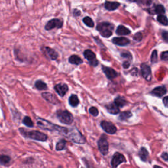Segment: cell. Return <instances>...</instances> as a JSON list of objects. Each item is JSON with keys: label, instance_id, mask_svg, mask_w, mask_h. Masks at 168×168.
<instances>
[{"label": "cell", "instance_id": "1", "mask_svg": "<svg viewBox=\"0 0 168 168\" xmlns=\"http://www.w3.org/2000/svg\"><path fill=\"white\" fill-rule=\"evenodd\" d=\"M52 131H56L59 134L64 136L66 138L72 141V142L79 144L85 143L86 139L80 132L76 128H66L64 127H60L53 124L52 127Z\"/></svg>", "mask_w": 168, "mask_h": 168}, {"label": "cell", "instance_id": "2", "mask_svg": "<svg viewBox=\"0 0 168 168\" xmlns=\"http://www.w3.org/2000/svg\"><path fill=\"white\" fill-rule=\"evenodd\" d=\"M19 131H20L21 135L26 137V138L31 139L38 141H42V142H45L48 139V137L46 134L38 131H28L26 130L24 128H19Z\"/></svg>", "mask_w": 168, "mask_h": 168}, {"label": "cell", "instance_id": "3", "mask_svg": "<svg viewBox=\"0 0 168 168\" xmlns=\"http://www.w3.org/2000/svg\"><path fill=\"white\" fill-rule=\"evenodd\" d=\"M114 26L108 22H102L98 24L97 29L101 36L105 37H109L112 36Z\"/></svg>", "mask_w": 168, "mask_h": 168}, {"label": "cell", "instance_id": "4", "mask_svg": "<svg viewBox=\"0 0 168 168\" xmlns=\"http://www.w3.org/2000/svg\"><path fill=\"white\" fill-rule=\"evenodd\" d=\"M57 116L59 121L64 124L70 125L74 120L72 114L67 110H59L57 112Z\"/></svg>", "mask_w": 168, "mask_h": 168}, {"label": "cell", "instance_id": "5", "mask_svg": "<svg viewBox=\"0 0 168 168\" xmlns=\"http://www.w3.org/2000/svg\"><path fill=\"white\" fill-rule=\"evenodd\" d=\"M98 147H99V150H100V152L103 155H106L108 154L109 144L107 141V139H106V137L105 135L102 136L101 137V139L99 140Z\"/></svg>", "mask_w": 168, "mask_h": 168}, {"label": "cell", "instance_id": "6", "mask_svg": "<svg viewBox=\"0 0 168 168\" xmlns=\"http://www.w3.org/2000/svg\"><path fill=\"white\" fill-rule=\"evenodd\" d=\"M63 22L62 20L59 18H54L49 21L45 26L46 30H51L53 28H62Z\"/></svg>", "mask_w": 168, "mask_h": 168}, {"label": "cell", "instance_id": "7", "mask_svg": "<svg viewBox=\"0 0 168 168\" xmlns=\"http://www.w3.org/2000/svg\"><path fill=\"white\" fill-rule=\"evenodd\" d=\"M102 128L108 134H114L117 131L116 126L109 121H102L101 124Z\"/></svg>", "mask_w": 168, "mask_h": 168}, {"label": "cell", "instance_id": "8", "mask_svg": "<svg viewBox=\"0 0 168 168\" xmlns=\"http://www.w3.org/2000/svg\"><path fill=\"white\" fill-rule=\"evenodd\" d=\"M41 51L45 56L51 60H56L58 57V53L54 49L49 47H43L41 48Z\"/></svg>", "mask_w": 168, "mask_h": 168}, {"label": "cell", "instance_id": "9", "mask_svg": "<svg viewBox=\"0 0 168 168\" xmlns=\"http://www.w3.org/2000/svg\"><path fill=\"white\" fill-rule=\"evenodd\" d=\"M124 162H125V159L124 156L122 154L118 153V152H116V153L114 154V155L113 156L111 161L112 168H116V167L118 165H120V164Z\"/></svg>", "mask_w": 168, "mask_h": 168}, {"label": "cell", "instance_id": "10", "mask_svg": "<svg viewBox=\"0 0 168 168\" xmlns=\"http://www.w3.org/2000/svg\"><path fill=\"white\" fill-rule=\"evenodd\" d=\"M83 55L84 57H86V59L88 60V61L91 65L93 66L97 65L98 60L96 59V56H95V54L93 51H91L90 50H86L85 52H84Z\"/></svg>", "mask_w": 168, "mask_h": 168}, {"label": "cell", "instance_id": "11", "mask_svg": "<svg viewBox=\"0 0 168 168\" xmlns=\"http://www.w3.org/2000/svg\"><path fill=\"white\" fill-rule=\"evenodd\" d=\"M55 90L60 97H64L68 91V87L66 84L59 83L55 86Z\"/></svg>", "mask_w": 168, "mask_h": 168}, {"label": "cell", "instance_id": "12", "mask_svg": "<svg viewBox=\"0 0 168 168\" xmlns=\"http://www.w3.org/2000/svg\"><path fill=\"white\" fill-rule=\"evenodd\" d=\"M141 73L143 76V78L147 80L150 81L151 80V70L150 68L147 64H142L141 65Z\"/></svg>", "mask_w": 168, "mask_h": 168}, {"label": "cell", "instance_id": "13", "mask_svg": "<svg viewBox=\"0 0 168 168\" xmlns=\"http://www.w3.org/2000/svg\"><path fill=\"white\" fill-rule=\"evenodd\" d=\"M41 96L43 97V98L45 99L47 102L51 103V104L57 105L59 102V100L57 99V97L55 96V95L51 93H48V92L43 93L41 94Z\"/></svg>", "mask_w": 168, "mask_h": 168}, {"label": "cell", "instance_id": "14", "mask_svg": "<svg viewBox=\"0 0 168 168\" xmlns=\"http://www.w3.org/2000/svg\"><path fill=\"white\" fill-rule=\"evenodd\" d=\"M166 92H167V89L165 87L160 86L152 90L151 93L156 97H160L163 96V95L166 93Z\"/></svg>", "mask_w": 168, "mask_h": 168}, {"label": "cell", "instance_id": "15", "mask_svg": "<svg viewBox=\"0 0 168 168\" xmlns=\"http://www.w3.org/2000/svg\"><path fill=\"white\" fill-rule=\"evenodd\" d=\"M102 70L104 71L105 74H106V76H107V78H109V79L115 78L116 76H118L117 72L114 70H113L112 68H111L103 66L102 67Z\"/></svg>", "mask_w": 168, "mask_h": 168}, {"label": "cell", "instance_id": "16", "mask_svg": "<svg viewBox=\"0 0 168 168\" xmlns=\"http://www.w3.org/2000/svg\"><path fill=\"white\" fill-rule=\"evenodd\" d=\"M112 42L116 45L120 46H125L129 44V40L125 37H114L112 40Z\"/></svg>", "mask_w": 168, "mask_h": 168}, {"label": "cell", "instance_id": "17", "mask_svg": "<svg viewBox=\"0 0 168 168\" xmlns=\"http://www.w3.org/2000/svg\"><path fill=\"white\" fill-rule=\"evenodd\" d=\"M106 109L109 113L112 114H117L120 112L119 107L116 105L115 103H111V104L106 106Z\"/></svg>", "mask_w": 168, "mask_h": 168}, {"label": "cell", "instance_id": "18", "mask_svg": "<svg viewBox=\"0 0 168 168\" xmlns=\"http://www.w3.org/2000/svg\"><path fill=\"white\" fill-rule=\"evenodd\" d=\"M105 8L108 11H114L116 10L118 7L120 6V3L118 2H106L105 3Z\"/></svg>", "mask_w": 168, "mask_h": 168}, {"label": "cell", "instance_id": "19", "mask_svg": "<svg viewBox=\"0 0 168 168\" xmlns=\"http://www.w3.org/2000/svg\"><path fill=\"white\" fill-rule=\"evenodd\" d=\"M116 32L117 34H118V35H128V34H130L131 32L130 30L126 27H125V26L120 25L118 27Z\"/></svg>", "mask_w": 168, "mask_h": 168}, {"label": "cell", "instance_id": "20", "mask_svg": "<svg viewBox=\"0 0 168 168\" xmlns=\"http://www.w3.org/2000/svg\"><path fill=\"white\" fill-rule=\"evenodd\" d=\"M69 62L71 64L79 65V64L82 63V60L77 55H72L69 58Z\"/></svg>", "mask_w": 168, "mask_h": 168}, {"label": "cell", "instance_id": "21", "mask_svg": "<svg viewBox=\"0 0 168 168\" xmlns=\"http://www.w3.org/2000/svg\"><path fill=\"white\" fill-rule=\"evenodd\" d=\"M139 156H140L141 159L143 161H144V162H146L147 161V158H148V151H147V150L146 149V148H143V147L141 148V150H139Z\"/></svg>", "mask_w": 168, "mask_h": 168}, {"label": "cell", "instance_id": "22", "mask_svg": "<svg viewBox=\"0 0 168 168\" xmlns=\"http://www.w3.org/2000/svg\"><path fill=\"white\" fill-rule=\"evenodd\" d=\"M35 87L38 90H46L47 89V84L41 80H37L35 83Z\"/></svg>", "mask_w": 168, "mask_h": 168}, {"label": "cell", "instance_id": "23", "mask_svg": "<svg viewBox=\"0 0 168 168\" xmlns=\"http://www.w3.org/2000/svg\"><path fill=\"white\" fill-rule=\"evenodd\" d=\"M114 103H115L116 105L118 107H123L126 104H127V101L125 100V99L118 97L115 99L114 100Z\"/></svg>", "mask_w": 168, "mask_h": 168}, {"label": "cell", "instance_id": "24", "mask_svg": "<svg viewBox=\"0 0 168 168\" xmlns=\"http://www.w3.org/2000/svg\"><path fill=\"white\" fill-rule=\"evenodd\" d=\"M69 103L72 106H73V107L77 106L79 104V99L78 97L75 95H72L69 98Z\"/></svg>", "mask_w": 168, "mask_h": 168}, {"label": "cell", "instance_id": "25", "mask_svg": "<svg viewBox=\"0 0 168 168\" xmlns=\"http://www.w3.org/2000/svg\"><path fill=\"white\" fill-rule=\"evenodd\" d=\"M131 116H132V114L131 112L126 111V112H122L120 114L119 119L121 121H125V120H127L128 118H131Z\"/></svg>", "mask_w": 168, "mask_h": 168}, {"label": "cell", "instance_id": "26", "mask_svg": "<svg viewBox=\"0 0 168 168\" xmlns=\"http://www.w3.org/2000/svg\"><path fill=\"white\" fill-rule=\"evenodd\" d=\"M11 161V158L7 155H0V165H5Z\"/></svg>", "mask_w": 168, "mask_h": 168}, {"label": "cell", "instance_id": "27", "mask_svg": "<svg viewBox=\"0 0 168 168\" xmlns=\"http://www.w3.org/2000/svg\"><path fill=\"white\" fill-rule=\"evenodd\" d=\"M66 142L64 139L60 140L56 144V150H59V151L63 150L66 147Z\"/></svg>", "mask_w": 168, "mask_h": 168}, {"label": "cell", "instance_id": "28", "mask_svg": "<svg viewBox=\"0 0 168 168\" xmlns=\"http://www.w3.org/2000/svg\"><path fill=\"white\" fill-rule=\"evenodd\" d=\"M22 123H23V124H24L26 126H27V127L29 128H33L34 125V122L29 116H25L23 120H22Z\"/></svg>", "mask_w": 168, "mask_h": 168}, {"label": "cell", "instance_id": "29", "mask_svg": "<svg viewBox=\"0 0 168 168\" xmlns=\"http://www.w3.org/2000/svg\"><path fill=\"white\" fill-rule=\"evenodd\" d=\"M157 20L159 22L162 24L163 25L167 26L168 24V19L166 17L164 16L163 15H160L157 17Z\"/></svg>", "mask_w": 168, "mask_h": 168}, {"label": "cell", "instance_id": "30", "mask_svg": "<svg viewBox=\"0 0 168 168\" xmlns=\"http://www.w3.org/2000/svg\"><path fill=\"white\" fill-rule=\"evenodd\" d=\"M83 21L87 26H89L90 28H93L94 26V22L90 17H86L83 19Z\"/></svg>", "mask_w": 168, "mask_h": 168}, {"label": "cell", "instance_id": "31", "mask_svg": "<svg viewBox=\"0 0 168 168\" xmlns=\"http://www.w3.org/2000/svg\"><path fill=\"white\" fill-rule=\"evenodd\" d=\"M166 11L163 5H158L155 7V13L160 15H162L163 13H165Z\"/></svg>", "mask_w": 168, "mask_h": 168}, {"label": "cell", "instance_id": "32", "mask_svg": "<svg viewBox=\"0 0 168 168\" xmlns=\"http://www.w3.org/2000/svg\"><path fill=\"white\" fill-rule=\"evenodd\" d=\"M158 60V54H157V51L156 50H154L153 52H152V54L151 56V61L152 63H154L157 62Z\"/></svg>", "mask_w": 168, "mask_h": 168}, {"label": "cell", "instance_id": "33", "mask_svg": "<svg viewBox=\"0 0 168 168\" xmlns=\"http://www.w3.org/2000/svg\"><path fill=\"white\" fill-rule=\"evenodd\" d=\"M89 112L91 114H92L93 116H97L99 114V110L95 107H91L89 108Z\"/></svg>", "mask_w": 168, "mask_h": 168}, {"label": "cell", "instance_id": "34", "mask_svg": "<svg viewBox=\"0 0 168 168\" xmlns=\"http://www.w3.org/2000/svg\"><path fill=\"white\" fill-rule=\"evenodd\" d=\"M133 39H134L135 41H141V40L143 39V36L141 33H137L135 35L133 36Z\"/></svg>", "mask_w": 168, "mask_h": 168}, {"label": "cell", "instance_id": "35", "mask_svg": "<svg viewBox=\"0 0 168 168\" xmlns=\"http://www.w3.org/2000/svg\"><path fill=\"white\" fill-rule=\"evenodd\" d=\"M161 59L163 60H168V51H165L162 53L161 55Z\"/></svg>", "mask_w": 168, "mask_h": 168}, {"label": "cell", "instance_id": "36", "mask_svg": "<svg viewBox=\"0 0 168 168\" xmlns=\"http://www.w3.org/2000/svg\"><path fill=\"white\" fill-rule=\"evenodd\" d=\"M162 37L164 40L168 41V32H167V31L162 32Z\"/></svg>", "mask_w": 168, "mask_h": 168}, {"label": "cell", "instance_id": "37", "mask_svg": "<svg viewBox=\"0 0 168 168\" xmlns=\"http://www.w3.org/2000/svg\"><path fill=\"white\" fill-rule=\"evenodd\" d=\"M163 102L165 106H166L167 108H168V96L164 97L163 99Z\"/></svg>", "mask_w": 168, "mask_h": 168}, {"label": "cell", "instance_id": "38", "mask_svg": "<svg viewBox=\"0 0 168 168\" xmlns=\"http://www.w3.org/2000/svg\"><path fill=\"white\" fill-rule=\"evenodd\" d=\"M162 158L164 160H168V154L166 153V152H163V153L162 154Z\"/></svg>", "mask_w": 168, "mask_h": 168}, {"label": "cell", "instance_id": "39", "mask_svg": "<svg viewBox=\"0 0 168 168\" xmlns=\"http://www.w3.org/2000/svg\"><path fill=\"white\" fill-rule=\"evenodd\" d=\"M123 66H124V68H129V62H125V63H124V64H123Z\"/></svg>", "mask_w": 168, "mask_h": 168}, {"label": "cell", "instance_id": "40", "mask_svg": "<svg viewBox=\"0 0 168 168\" xmlns=\"http://www.w3.org/2000/svg\"><path fill=\"white\" fill-rule=\"evenodd\" d=\"M121 56L123 57H125H125H128V58L129 57H131L130 55H129V53H122V54H121Z\"/></svg>", "mask_w": 168, "mask_h": 168}, {"label": "cell", "instance_id": "41", "mask_svg": "<svg viewBox=\"0 0 168 168\" xmlns=\"http://www.w3.org/2000/svg\"><path fill=\"white\" fill-rule=\"evenodd\" d=\"M154 168H162V167L158 166H154Z\"/></svg>", "mask_w": 168, "mask_h": 168}, {"label": "cell", "instance_id": "42", "mask_svg": "<svg viewBox=\"0 0 168 168\" xmlns=\"http://www.w3.org/2000/svg\"><path fill=\"white\" fill-rule=\"evenodd\" d=\"M130 1H131V2H138L140 1V0H130Z\"/></svg>", "mask_w": 168, "mask_h": 168}]
</instances>
